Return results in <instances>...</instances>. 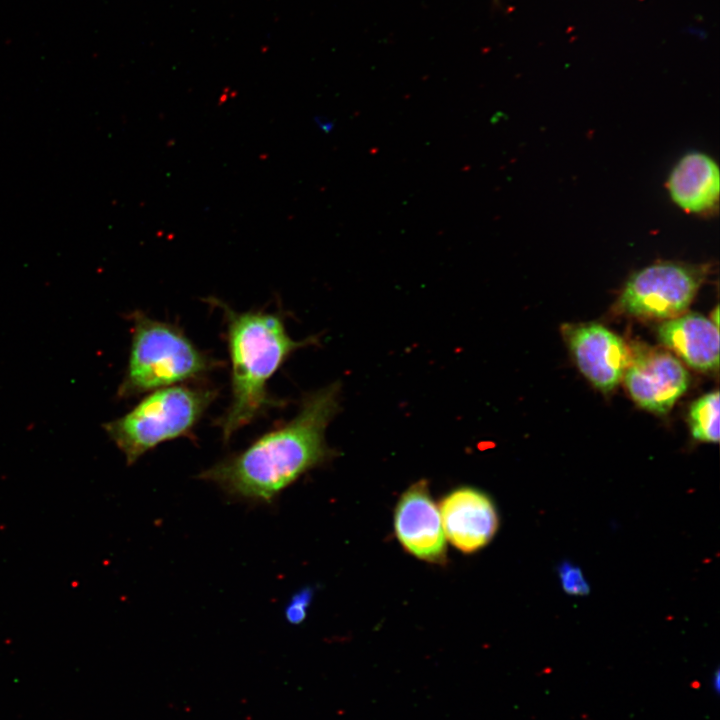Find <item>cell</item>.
<instances>
[{"mask_svg": "<svg viewBox=\"0 0 720 720\" xmlns=\"http://www.w3.org/2000/svg\"><path fill=\"white\" fill-rule=\"evenodd\" d=\"M558 571L565 592L575 596H584L589 593V585L579 567L565 561L560 564Z\"/></svg>", "mask_w": 720, "mask_h": 720, "instance_id": "13", "label": "cell"}, {"mask_svg": "<svg viewBox=\"0 0 720 720\" xmlns=\"http://www.w3.org/2000/svg\"><path fill=\"white\" fill-rule=\"evenodd\" d=\"M709 688L717 695L720 689V671L717 668L709 678Z\"/></svg>", "mask_w": 720, "mask_h": 720, "instance_id": "15", "label": "cell"}, {"mask_svg": "<svg viewBox=\"0 0 720 720\" xmlns=\"http://www.w3.org/2000/svg\"><path fill=\"white\" fill-rule=\"evenodd\" d=\"M711 320L713 321V323H714L715 325L718 326V320H719V309H718V306H716V308H715V310H714V312H713V317L711 316Z\"/></svg>", "mask_w": 720, "mask_h": 720, "instance_id": "17", "label": "cell"}, {"mask_svg": "<svg viewBox=\"0 0 720 720\" xmlns=\"http://www.w3.org/2000/svg\"><path fill=\"white\" fill-rule=\"evenodd\" d=\"M626 388L643 409L665 414L689 385V374L679 359L661 350L639 351L624 373Z\"/></svg>", "mask_w": 720, "mask_h": 720, "instance_id": "7", "label": "cell"}, {"mask_svg": "<svg viewBox=\"0 0 720 720\" xmlns=\"http://www.w3.org/2000/svg\"><path fill=\"white\" fill-rule=\"evenodd\" d=\"M707 273L705 266L658 262L635 272L617 302L626 314L670 319L689 307Z\"/></svg>", "mask_w": 720, "mask_h": 720, "instance_id": "5", "label": "cell"}, {"mask_svg": "<svg viewBox=\"0 0 720 720\" xmlns=\"http://www.w3.org/2000/svg\"><path fill=\"white\" fill-rule=\"evenodd\" d=\"M131 320L128 364L117 391L120 398L199 379L220 365L175 324L140 311L133 312Z\"/></svg>", "mask_w": 720, "mask_h": 720, "instance_id": "3", "label": "cell"}, {"mask_svg": "<svg viewBox=\"0 0 720 720\" xmlns=\"http://www.w3.org/2000/svg\"><path fill=\"white\" fill-rule=\"evenodd\" d=\"M315 121L318 123V127L325 132H329L332 128V125L328 121L325 122L321 118L316 119Z\"/></svg>", "mask_w": 720, "mask_h": 720, "instance_id": "16", "label": "cell"}, {"mask_svg": "<svg viewBox=\"0 0 720 720\" xmlns=\"http://www.w3.org/2000/svg\"><path fill=\"white\" fill-rule=\"evenodd\" d=\"M313 597L311 588H303L295 593L285 608V617L290 624H300L307 615Z\"/></svg>", "mask_w": 720, "mask_h": 720, "instance_id": "14", "label": "cell"}, {"mask_svg": "<svg viewBox=\"0 0 720 720\" xmlns=\"http://www.w3.org/2000/svg\"><path fill=\"white\" fill-rule=\"evenodd\" d=\"M667 189L672 201L685 212L709 213L717 207L719 201L718 164L705 153H686L669 174Z\"/></svg>", "mask_w": 720, "mask_h": 720, "instance_id": "11", "label": "cell"}, {"mask_svg": "<svg viewBox=\"0 0 720 720\" xmlns=\"http://www.w3.org/2000/svg\"><path fill=\"white\" fill-rule=\"evenodd\" d=\"M218 391L205 384H177L151 391L123 416L103 425L128 465L159 444L192 432Z\"/></svg>", "mask_w": 720, "mask_h": 720, "instance_id": "4", "label": "cell"}, {"mask_svg": "<svg viewBox=\"0 0 720 720\" xmlns=\"http://www.w3.org/2000/svg\"><path fill=\"white\" fill-rule=\"evenodd\" d=\"M223 312L225 338L231 362V400L216 420L224 442L281 401L268 383L284 362L311 339L296 341L288 334L280 312H239L218 299H209Z\"/></svg>", "mask_w": 720, "mask_h": 720, "instance_id": "2", "label": "cell"}, {"mask_svg": "<svg viewBox=\"0 0 720 720\" xmlns=\"http://www.w3.org/2000/svg\"><path fill=\"white\" fill-rule=\"evenodd\" d=\"M340 393V384L332 383L308 394L292 419L198 477L238 500L272 504L285 488L335 455L325 432L340 410Z\"/></svg>", "mask_w": 720, "mask_h": 720, "instance_id": "1", "label": "cell"}, {"mask_svg": "<svg viewBox=\"0 0 720 720\" xmlns=\"http://www.w3.org/2000/svg\"><path fill=\"white\" fill-rule=\"evenodd\" d=\"M563 335L579 370L596 388L608 392L620 383L633 355L621 337L598 323L566 325Z\"/></svg>", "mask_w": 720, "mask_h": 720, "instance_id": "6", "label": "cell"}, {"mask_svg": "<svg viewBox=\"0 0 720 720\" xmlns=\"http://www.w3.org/2000/svg\"><path fill=\"white\" fill-rule=\"evenodd\" d=\"M394 529L401 545L416 558L436 564L446 561L440 511L425 480L414 483L401 495L395 508Z\"/></svg>", "mask_w": 720, "mask_h": 720, "instance_id": "8", "label": "cell"}, {"mask_svg": "<svg viewBox=\"0 0 720 720\" xmlns=\"http://www.w3.org/2000/svg\"><path fill=\"white\" fill-rule=\"evenodd\" d=\"M660 342L691 368L712 372L719 366V330L709 318L686 313L667 319L658 328Z\"/></svg>", "mask_w": 720, "mask_h": 720, "instance_id": "10", "label": "cell"}, {"mask_svg": "<svg viewBox=\"0 0 720 720\" xmlns=\"http://www.w3.org/2000/svg\"><path fill=\"white\" fill-rule=\"evenodd\" d=\"M446 539L458 550L471 553L486 544L498 528V515L483 492L463 487L450 492L439 507Z\"/></svg>", "mask_w": 720, "mask_h": 720, "instance_id": "9", "label": "cell"}, {"mask_svg": "<svg viewBox=\"0 0 720 720\" xmlns=\"http://www.w3.org/2000/svg\"><path fill=\"white\" fill-rule=\"evenodd\" d=\"M691 433L696 440L719 441V392L703 395L692 403L689 411Z\"/></svg>", "mask_w": 720, "mask_h": 720, "instance_id": "12", "label": "cell"}]
</instances>
